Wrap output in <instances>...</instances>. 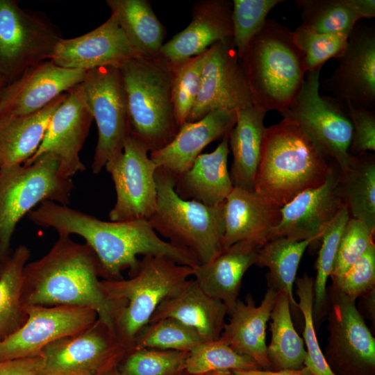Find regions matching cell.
<instances>
[{"instance_id":"obj_1","label":"cell","mask_w":375,"mask_h":375,"mask_svg":"<svg viewBox=\"0 0 375 375\" xmlns=\"http://www.w3.org/2000/svg\"><path fill=\"white\" fill-rule=\"evenodd\" d=\"M35 225L53 228L58 235L81 236L95 253L100 277L104 280L124 278L138 269L139 255L166 256L176 262L194 268L199 264L190 251L161 239L149 220L104 221L67 206L47 201L28 214Z\"/></svg>"},{"instance_id":"obj_2","label":"cell","mask_w":375,"mask_h":375,"mask_svg":"<svg viewBox=\"0 0 375 375\" xmlns=\"http://www.w3.org/2000/svg\"><path fill=\"white\" fill-rule=\"evenodd\" d=\"M99 277V265L92 249L69 236L59 235L45 256L25 265L22 306L88 307L115 332L116 320L124 305L106 297Z\"/></svg>"},{"instance_id":"obj_3","label":"cell","mask_w":375,"mask_h":375,"mask_svg":"<svg viewBox=\"0 0 375 375\" xmlns=\"http://www.w3.org/2000/svg\"><path fill=\"white\" fill-rule=\"evenodd\" d=\"M329 169L306 133L283 118L265 128L254 192L282 208L300 193L324 183Z\"/></svg>"},{"instance_id":"obj_4","label":"cell","mask_w":375,"mask_h":375,"mask_svg":"<svg viewBox=\"0 0 375 375\" xmlns=\"http://www.w3.org/2000/svg\"><path fill=\"white\" fill-rule=\"evenodd\" d=\"M240 60L253 106L281 112L292 106L307 72L292 31L275 19H266Z\"/></svg>"},{"instance_id":"obj_5","label":"cell","mask_w":375,"mask_h":375,"mask_svg":"<svg viewBox=\"0 0 375 375\" xmlns=\"http://www.w3.org/2000/svg\"><path fill=\"white\" fill-rule=\"evenodd\" d=\"M119 71L128 106L130 134L149 152L167 145L178 132L172 101V66L160 53L138 55Z\"/></svg>"},{"instance_id":"obj_6","label":"cell","mask_w":375,"mask_h":375,"mask_svg":"<svg viewBox=\"0 0 375 375\" xmlns=\"http://www.w3.org/2000/svg\"><path fill=\"white\" fill-rule=\"evenodd\" d=\"M157 206L149 219L156 232L169 242L192 253L199 264L208 262L223 250L224 203L206 206L181 198L174 190V176L158 167L155 173Z\"/></svg>"},{"instance_id":"obj_7","label":"cell","mask_w":375,"mask_h":375,"mask_svg":"<svg viewBox=\"0 0 375 375\" xmlns=\"http://www.w3.org/2000/svg\"><path fill=\"white\" fill-rule=\"evenodd\" d=\"M193 273L192 267L166 256L147 255L140 260L136 274L129 278L100 281L109 299L124 304L114 331L128 349L158 306L177 292Z\"/></svg>"},{"instance_id":"obj_8","label":"cell","mask_w":375,"mask_h":375,"mask_svg":"<svg viewBox=\"0 0 375 375\" xmlns=\"http://www.w3.org/2000/svg\"><path fill=\"white\" fill-rule=\"evenodd\" d=\"M74 188L60 174V161L44 153L30 165L0 168V265L11 255L10 242L22 217L44 201L67 206Z\"/></svg>"},{"instance_id":"obj_9","label":"cell","mask_w":375,"mask_h":375,"mask_svg":"<svg viewBox=\"0 0 375 375\" xmlns=\"http://www.w3.org/2000/svg\"><path fill=\"white\" fill-rule=\"evenodd\" d=\"M321 69L307 72L297 99L281 112L294 122L308 136L319 152L333 160L341 172L349 167L351 154L352 124L345 103L319 93Z\"/></svg>"},{"instance_id":"obj_10","label":"cell","mask_w":375,"mask_h":375,"mask_svg":"<svg viewBox=\"0 0 375 375\" xmlns=\"http://www.w3.org/2000/svg\"><path fill=\"white\" fill-rule=\"evenodd\" d=\"M62 38L46 15L22 9L15 1L0 0V69L7 84L49 60Z\"/></svg>"},{"instance_id":"obj_11","label":"cell","mask_w":375,"mask_h":375,"mask_svg":"<svg viewBox=\"0 0 375 375\" xmlns=\"http://www.w3.org/2000/svg\"><path fill=\"white\" fill-rule=\"evenodd\" d=\"M81 85L97 126L91 169L99 174L108 162L122 153L130 135L126 92L119 68L112 66L87 71Z\"/></svg>"},{"instance_id":"obj_12","label":"cell","mask_w":375,"mask_h":375,"mask_svg":"<svg viewBox=\"0 0 375 375\" xmlns=\"http://www.w3.org/2000/svg\"><path fill=\"white\" fill-rule=\"evenodd\" d=\"M328 337L324 358L335 375H375V339L350 299L327 289Z\"/></svg>"},{"instance_id":"obj_13","label":"cell","mask_w":375,"mask_h":375,"mask_svg":"<svg viewBox=\"0 0 375 375\" xmlns=\"http://www.w3.org/2000/svg\"><path fill=\"white\" fill-rule=\"evenodd\" d=\"M128 349L115 333L97 319L82 332L46 346L41 375H103L117 367Z\"/></svg>"},{"instance_id":"obj_14","label":"cell","mask_w":375,"mask_h":375,"mask_svg":"<svg viewBox=\"0 0 375 375\" xmlns=\"http://www.w3.org/2000/svg\"><path fill=\"white\" fill-rule=\"evenodd\" d=\"M143 142L130 134L122 153L106 164L116 191V201L109 212L110 221L149 220L154 213L157 206L155 173L158 167Z\"/></svg>"},{"instance_id":"obj_15","label":"cell","mask_w":375,"mask_h":375,"mask_svg":"<svg viewBox=\"0 0 375 375\" xmlns=\"http://www.w3.org/2000/svg\"><path fill=\"white\" fill-rule=\"evenodd\" d=\"M24 325L0 341V360L42 356L44 348L61 338L76 335L97 319L92 308L76 306H25Z\"/></svg>"},{"instance_id":"obj_16","label":"cell","mask_w":375,"mask_h":375,"mask_svg":"<svg viewBox=\"0 0 375 375\" xmlns=\"http://www.w3.org/2000/svg\"><path fill=\"white\" fill-rule=\"evenodd\" d=\"M252 106L249 84L232 39L215 43L210 47L200 90L186 122L198 121L215 110H238Z\"/></svg>"},{"instance_id":"obj_17","label":"cell","mask_w":375,"mask_h":375,"mask_svg":"<svg viewBox=\"0 0 375 375\" xmlns=\"http://www.w3.org/2000/svg\"><path fill=\"white\" fill-rule=\"evenodd\" d=\"M340 171L337 164H330L326 181L321 186L306 190L281 208V220L271 233L276 238L302 241L309 240L317 245L322 235L344 205L338 192Z\"/></svg>"},{"instance_id":"obj_18","label":"cell","mask_w":375,"mask_h":375,"mask_svg":"<svg viewBox=\"0 0 375 375\" xmlns=\"http://www.w3.org/2000/svg\"><path fill=\"white\" fill-rule=\"evenodd\" d=\"M338 66L322 88L338 101L375 108V28L356 26L338 58Z\"/></svg>"},{"instance_id":"obj_19","label":"cell","mask_w":375,"mask_h":375,"mask_svg":"<svg viewBox=\"0 0 375 375\" xmlns=\"http://www.w3.org/2000/svg\"><path fill=\"white\" fill-rule=\"evenodd\" d=\"M93 117L85 103L81 83L67 92L63 101L52 115L43 140L30 165L44 153L56 155L60 174L67 178L86 169L79 153L90 132Z\"/></svg>"},{"instance_id":"obj_20","label":"cell","mask_w":375,"mask_h":375,"mask_svg":"<svg viewBox=\"0 0 375 375\" xmlns=\"http://www.w3.org/2000/svg\"><path fill=\"white\" fill-rule=\"evenodd\" d=\"M86 72L64 68L50 60L25 70L0 94V117L38 112L62 93L81 83Z\"/></svg>"},{"instance_id":"obj_21","label":"cell","mask_w":375,"mask_h":375,"mask_svg":"<svg viewBox=\"0 0 375 375\" xmlns=\"http://www.w3.org/2000/svg\"><path fill=\"white\" fill-rule=\"evenodd\" d=\"M140 54L115 19L110 16L88 33L71 39L62 38L49 60L64 68L87 72L103 66L119 68Z\"/></svg>"},{"instance_id":"obj_22","label":"cell","mask_w":375,"mask_h":375,"mask_svg":"<svg viewBox=\"0 0 375 375\" xmlns=\"http://www.w3.org/2000/svg\"><path fill=\"white\" fill-rule=\"evenodd\" d=\"M237 121V110L212 111L202 119L184 123L173 140L162 149L150 152L158 167L174 176L188 171L202 150L211 142L228 138Z\"/></svg>"},{"instance_id":"obj_23","label":"cell","mask_w":375,"mask_h":375,"mask_svg":"<svg viewBox=\"0 0 375 375\" xmlns=\"http://www.w3.org/2000/svg\"><path fill=\"white\" fill-rule=\"evenodd\" d=\"M232 1L199 0L188 26L165 43L160 54L171 62L197 56L215 43L233 38Z\"/></svg>"},{"instance_id":"obj_24","label":"cell","mask_w":375,"mask_h":375,"mask_svg":"<svg viewBox=\"0 0 375 375\" xmlns=\"http://www.w3.org/2000/svg\"><path fill=\"white\" fill-rule=\"evenodd\" d=\"M281 208L255 192L233 187L224 203L223 249L239 242L262 247L281 220Z\"/></svg>"},{"instance_id":"obj_25","label":"cell","mask_w":375,"mask_h":375,"mask_svg":"<svg viewBox=\"0 0 375 375\" xmlns=\"http://www.w3.org/2000/svg\"><path fill=\"white\" fill-rule=\"evenodd\" d=\"M226 314L222 301L208 295L194 279H188L158 306L149 323L172 318L195 330L203 340H215L224 328Z\"/></svg>"},{"instance_id":"obj_26","label":"cell","mask_w":375,"mask_h":375,"mask_svg":"<svg viewBox=\"0 0 375 375\" xmlns=\"http://www.w3.org/2000/svg\"><path fill=\"white\" fill-rule=\"evenodd\" d=\"M278 292L269 288L259 306L248 294L245 303L238 300L219 339L240 355L253 360L261 369L269 370L266 328Z\"/></svg>"},{"instance_id":"obj_27","label":"cell","mask_w":375,"mask_h":375,"mask_svg":"<svg viewBox=\"0 0 375 375\" xmlns=\"http://www.w3.org/2000/svg\"><path fill=\"white\" fill-rule=\"evenodd\" d=\"M260 248L251 242H239L193 268L199 285L208 295L222 301L229 315L238 300L242 278L255 265Z\"/></svg>"},{"instance_id":"obj_28","label":"cell","mask_w":375,"mask_h":375,"mask_svg":"<svg viewBox=\"0 0 375 375\" xmlns=\"http://www.w3.org/2000/svg\"><path fill=\"white\" fill-rule=\"evenodd\" d=\"M228 138L210 153H201L192 167L174 176V190L182 199L209 206L223 203L233 188L228 170Z\"/></svg>"},{"instance_id":"obj_29","label":"cell","mask_w":375,"mask_h":375,"mask_svg":"<svg viewBox=\"0 0 375 375\" xmlns=\"http://www.w3.org/2000/svg\"><path fill=\"white\" fill-rule=\"evenodd\" d=\"M66 95L61 94L32 114L0 117V168L23 164L35 154L52 115Z\"/></svg>"},{"instance_id":"obj_30","label":"cell","mask_w":375,"mask_h":375,"mask_svg":"<svg viewBox=\"0 0 375 375\" xmlns=\"http://www.w3.org/2000/svg\"><path fill=\"white\" fill-rule=\"evenodd\" d=\"M265 114L253 106L237 110V121L228 138L233 155L229 173L233 187L254 192Z\"/></svg>"},{"instance_id":"obj_31","label":"cell","mask_w":375,"mask_h":375,"mask_svg":"<svg viewBox=\"0 0 375 375\" xmlns=\"http://www.w3.org/2000/svg\"><path fill=\"white\" fill-rule=\"evenodd\" d=\"M112 16L131 44L142 55L157 56L164 44L166 28L149 0H106Z\"/></svg>"},{"instance_id":"obj_32","label":"cell","mask_w":375,"mask_h":375,"mask_svg":"<svg viewBox=\"0 0 375 375\" xmlns=\"http://www.w3.org/2000/svg\"><path fill=\"white\" fill-rule=\"evenodd\" d=\"M338 192L350 218L375 231V158L368 152L352 155L348 169L340 174Z\"/></svg>"},{"instance_id":"obj_33","label":"cell","mask_w":375,"mask_h":375,"mask_svg":"<svg viewBox=\"0 0 375 375\" xmlns=\"http://www.w3.org/2000/svg\"><path fill=\"white\" fill-rule=\"evenodd\" d=\"M310 244L309 240L295 241L276 238L265 244L258 252L255 265L269 269L266 274L268 287L287 295L293 312L299 309L293 294L297 269L304 251Z\"/></svg>"},{"instance_id":"obj_34","label":"cell","mask_w":375,"mask_h":375,"mask_svg":"<svg viewBox=\"0 0 375 375\" xmlns=\"http://www.w3.org/2000/svg\"><path fill=\"white\" fill-rule=\"evenodd\" d=\"M269 319L271 341L267 356L270 369H301L306 351L303 338L294 327L289 299L284 292H278Z\"/></svg>"},{"instance_id":"obj_35","label":"cell","mask_w":375,"mask_h":375,"mask_svg":"<svg viewBox=\"0 0 375 375\" xmlns=\"http://www.w3.org/2000/svg\"><path fill=\"white\" fill-rule=\"evenodd\" d=\"M30 256V249L19 245L0 265V341L17 331L26 321L21 294L24 269Z\"/></svg>"},{"instance_id":"obj_36","label":"cell","mask_w":375,"mask_h":375,"mask_svg":"<svg viewBox=\"0 0 375 375\" xmlns=\"http://www.w3.org/2000/svg\"><path fill=\"white\" fill-rule=\"evenodd\" d=\"M350 219L344 205L328 224L322 237V245L316 262V277L314 278L313 320L318 324L328 310L327 287L342 231Z\"/></svg>"},{"instance_id":"obj_37","label":"cell","mask_w":375,"mask_h":375,"mask_svg":"<svg viewBox=\"0 0 375 375\" xmlns=\"http://www.w3.org/2000/svg\"><path fill=\"white\" fill-rule=\"evenodd\" d=\"M301 25L317 33H351L361 18L350 0H297Z\"/></svg>"},{"instance_id":"obj_38","label":"cell","mask_w":375,"mask_h":375,"mask_svg":"<svg viewBox=\"0 0 375 375\" xmlns=\"http://www.w3.org/2000/svg\"><path fill=\"white\" fill-rule=\"evenodd\" d=\"M261 369L251 358L240 355L219 338L203 341L188 356L185 372L203 375L219 371Z\"/></svg>"},{"instance_id":"obj_39","label":"cell","mask_w":375,"mask_h":375,"mask_svg":"<svg viewBox=\"0 0 375 375\" xmlns=\"http://www.w3.org/2000/svg\"><path fill=\"white\" fill-rule=\"evenodd\" d=\"M210 53H203L176 62L172 66V101L178 128L186 122L200 90L201 74Z\"/></svg>"},{"instance_id":"obj_40","label":"cell","mask_w":375,"mask_h":375,"mask_svg":"<svg viewBox=\"0 0 375 375\" xmlns=\"http://www.w3.org/2000/svg\"><path fill=\"white\" fill-rule=\"evenodd\" d=\"M203 341L193 328L174 319L164 318L148 323L142 328L131 348L190 352Z\"/></svg>"},{"instance_id":"obj_41","label":"cell","mask_w":375,"mask_h":375,"mask_svg":"<svg viewBox=\"0 0 375 375\" xmlns=\"http://www.w3.org/2000/svg\"><path fill=\"white\" fill-rule=\"evenodd\" d=\"M189 352L131 348L118 364L124 375H179L185 372Z\"/></svg>"},{"instance_id":"obj_42","label":"cell","mask_w":375,"mask_h":375,"mask_svg":"<svg viewBox=\"0 0 375 375\" xmlns=\"http://www.w3.org/2000/svg\"><path fill=\"white\" fill-rule=\"evenodd\" d=\"M294 283L299 297L298 308L304 319L303 340L306 344V357L303 366L312 375H335L326 361L316 335L312 314L314 278L304 273L301 277L297 278Z\"/></svg>"},{"instance_id":"obj_43","label":"cell","mask_w":375,"mask_h":375,"mask_svg":"<svg viewBox=\"0 0 375 375\" xmlns=\"http://www.w3.org/2000/svg\"><path fill=\"white\" fill-rule=\"evenodd\" d=\"M294 42L304 56L306 72L321 69L331 58L344 51L350 33H317L301 25L292 31Z\"/></svg>"},{"instance_id":"obj_44","label":"cell","mask_w":375,"mask_h":375,"mask_svg":"<svg viewBox=\"0 0 375 375\" xmlns=\"http://www.w3.org/2000/svg\"><path fill=\"white\" fill-rule=\"evenodd\" d=\"M282 0H233V43L240 59L246 47L262 28L269 11Z\"/></svg>"},{"instance_id":"obj_45","label":"cell","mask_w":375,"mask_h":375,"mask_svg":"<svg viewBox=\"0 0 375 375\" xmlns=\"http://www.w3.org/2000/svg\"><path fill=\"white\" fill-rule=\"evenodd\" d=\"M374 233L362 222L350 218L340 237L330 277L332 285L338 288L347 269L374 242Z\"/></svg>"},{"instance_id":"obj_46","label":"cell","mask_w":375,"mask_h":375,"mask_svg":"<svg viewBox=\"0 0 375 375\" xmlns=\"http://www.w3.org/2000/svg\"><path fill=\"white\" fill-rule=\"evenodd\" d=\"M337 288L355 301L358 298L375 290L374 242L347 269Z\"/></svg>"},{"instance_id":"obj_47","label":"cell","mask_w":375,"mask_h":375,"mask_svg":"<svg viewBox=\"0 0 375 375\" xmlns=\"http://www.w3.org/2000/svg\"><path fill=\"white\" fill-rule=\"evenodd\" d=\"M352 124V138L349 150L352 155L375 151V111L358 107L346 101Z\"/></svg>"},{"instance_id":"obj_48","label":"cell","mask_w":375,"mask_h":375,"mask_svg":"<svg viewBox=\"0 0 375 375\" xmlns=\"http://www.w3.org/2000/svg\"><path fill=\"white\" fill-rule=\"evenodd\" d=\"M44 366L42 356L0 360V375H41Z\"/></svg>"},{"instance_id":"obj_49","label":"cell","mask_w":375,"mask_h":375,"mask_svg":"<svg viewBox=\"0 0 375 375\" xmlns=\"http://www.w3.org/2000/svg\"><path fill=\"white\" fill-rule=\"evenodd\" d=\"M235 375H312L305 366L299 369H281L277 371L249 369L233 371Z\"/></svg>"},{"instance_id":"obj_50","label":"cell","mask_w":375,"mask_h":375,"mask_svg":"<svg viewBox=\"0 0 375 375\" xmlns=\"http://www.w3.org/2000/svg\"><path fill=\"white\" fill-rule=\"evenodd\" d=\"M362 300L360 301V306L361 305V310L358 312L361 316L367 317L372 322H373L374 326L375 322V290H373L366 294L365 295L361 297Z\"/></svg>"},{"instance_id":"obj_51","label":"cell","mask_w":375,"mask_h":375,"mask_svg":"<svg viewBox=\"0 0 375 375\" xmlns=\"http://www.w3.org/2000/svg\"><path fill=\"white\" fill-rule=\"evenodd\" d=\"M350 3L361 19L374 17V0H350Z\"/></svg>"},{"instance_id":"obj_52","label":"cell","mask_w":375,"mask_h":375,"mask_svg":"<svg viewBox=\"0 0 375 375\" xmlns=\"http://www.w3.org/2000/svg\"><path fill=\"white\" fill-rule=\"evenodd\" d=\"M203 375H235V374L231 371H219V372H212L207 373Z\"/></svg>"},{"instance_id":"obj_53","label":"cell","mask_w":375,"mask_h":375,"mask_svg":"<svg viewBox=\"0 0 375 375\" xmlns=\"http://www.w3.org/2000/svg\"><path fill=\"white\" fill-rule=\"evenodd\" d=\"M6 83V80L2 73V72L1 71V69H0V94L3 90V89L4 88V87L6 86L5 85V83Z\"/></svg>"},{"instance_id":"obj_54","label":"cell","mask_w":375,"mask_h":375,"mask_svg":"<svg viewBox=\"0 0 375 375\" xmlns=\"http://www.w3.org/2000/svg\"><path fill=\"white\" fill-rule=\"evenodd\" d=\"M103 375H124L122 373H120L117 368L115 367L112 369V370L108 372L107 373L104 374Z\"/></svg>"},{"instance_id":"obj_55","label":"cell","mask_w":375,"mask_h":375,"mask_svg":"<svg viewBox=\"0 0 375 375\" xmlns=\"http://www.w3.org/2000/svg\"><path fill=\"white\" fill-rule=\"evenodd\" d=\"M179 375H192V374H188L186 372H183L181 374H180Z\"/></svg>"}]
</instances>
